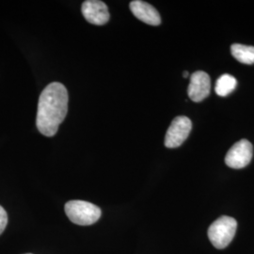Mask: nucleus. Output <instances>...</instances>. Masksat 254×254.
<instances>
[{
	"instance_id": "obj_1",
	"label": "nucleus",
	"mask_w": 254,
	"mask_h": 254,
	"mask_svg": "<svg viewBox=\"0 0 254 254\" xmlns=\"http://www.w3.org/2000/svg\"><path fill=\"white\" fill-rule=\"evenodd\" d=\"M68 91L62 83L52 82L42 91L37 111L36 126L42 135L53 136L68 111Z\"/></svg>"
},
{
	"instance_id": "obj_2",
	"label": "nucleus",
	"mask_w": 254,
	"mask_h": 254,
	"mask_svg": "<svg viewBox=\"0 0 254 254\" xmlns=\"http://www.w3.org/2000/svg\"><path fill=\"white\" fill-rule=\"evenodd\" d=\"M64 209L69 219L80 226H88L97 222L102 215V211L97 205L85 200H70L65 204Z\"/></svg>"
},
{
	"instance_id": "obj_3",
	"label": "nucleus",
	"mask_w": 254,
	"mask_h": 254,
	"mask_svg": "<svg viewBox=\"0 0 254 254\" xmlns=\"http://www.w3.org/2000/svg\"><path fill=\"white\" fill-rule=\"evenodd\" d=\"M237 222L228 216H222L215 220L208 229L209 240L216 249H225L236 236Z\"/></svg>"
},
{
	"instance_id": "obj_4",
	"label": "nucleus",
	"mask_w": 254,
	"mask_h": 254,
	"mask_svg": "<svg viewBox=\"0 0 254 254\" xmlns=\"http://www.w3.org/2000/svg\"><path fill=\"white\" fill-rule=\"evenodd\" d=\"M192 123L186 116H178L173 120L165 136L167 148H177L181 146L190 133Z\"/></svg>"
},
{
	"instance_id": "obj_5",
	"label": "nucleus",
	"mask_w": 254,
	"mask_h": 254,
	"mask_svg": "<svg viewBox=\"0 0 254 254\" xmlns=\"http://www.w3.org/2000/svg\"><path fill=\"white\" fill-rule=\"evenodd\" d=\"M253 154V144L247 139H241L229 150L225 157V163L232 169H243L252 161Z\"/></svg>"
},
{
	"instance_id": "obj_6",
	"label": "nucleus",
	"mask_w": 254,
	"mask_h": 254,
	"mask_svg": "<svg viewBox=\"0 0 254 254\" xmlns=\"http://www.w3.org/2000/svg\"><path fill=\"white\" fill-rule=\"evenodd\" d=\"M82 13L85 19L93 25L103 26L109 21L108 6L99 0H88L82 4Z\"/></svg>"
},
{
	"instance_id": "obj_7",
	"label": "nucleus",
	"mask_w": 254,
	"mask_h": 254,
	"mask_svg": "<svg viewBox=\"0 0 254 254\" xmlns=\"http://www.w3.org/2000/svg\"><path fill=\"white\" fill-rule=\"evenodd\" d=\"M211 81L208 74L203 71H197L192 73L188 93L191 100L200 102L205 99L210 93Z\"/></svg>"
},
{
	"instance_id": "obj_8",
	"label": "nucleus",
	"mask_w": 254,
	"mask_h": 254,
	"mask_svg": "<svg viewBox=\"0 0 254 254\" xmlns=\"http://www.w3.org/2000/svg\"><path fill=\"white\" fill-rule=\"evenodd\" d=\"M130 9L136 18L151 26L161 24V17L154 7L141 0H135L130 3Z\"/></svg>"
},
{
	"instance_id": "obj_9",
	"label": "nucleus",
	"mask_w": 254,
	"mask_h": 254,
	"mask_svg": "<svg viewBox=\"0 0 254 254\" xmlns=\"http://www.w3.org/2000/svg\"><path fill=\"white\" fill-rule=\"evenodd\" d=\"M231 53L241 64H254V46L235 44L231 46Z\"/></svg>"
},
{
	"instance_id": "obj_10",
	"label": "nucleus",
	"mask_w": 254,
	"mask_h": 254,
	"mask_svg": "<svg viewBox=\"0 0 254 254\" xmlns=\"http://www.w3.org/2000/svg\"><path fill=\"white\" fill-rule=\"evenodd\" d=\"M237 85L236 77L231 74H222L218 77L215 91L219 96H227L231 92L235 91Z\"/></svg>"
},
{
	"instance_id": "obj_11",
	"label": "nucleus",
	"mask_w": 254,
	"mask_h": 254,
	"mask_svg": "<svg viewBox=\"0 0 254 254\" xmlns=\"http://www.w3.org/2000/svg\"><path fill=\"white\" fill-rule=\"evenodd\" d=\"M8 224V215L6 210L0 205V235L4 232Z\"/></svg>"
},
{
	"instance_id": "obj_12",
	"label": "nucleus",
	"mask_w": 254,
	"mask_h": 254,
	"mask_svg": "<svg viewBox=\"0 0 254 254\" xmlns=\"http://www.w3.org/2000/svg\"><path fill=\"white\" fill-rule=\"evenodd\" d=\"M183 76H184V77H188V76H189V72L185 71V72H184V73H183Z\"/></svg>"
},
{
	"instance_id": "obj_13",
	"label": "nucleus",
	"mask_w": 254,
	"mask_h": 254,
	"mask_svg": "<svg viewBox=\"0 0 254 254\" xmlns=\"http://www.w3.org/2000/svg\"></svg>"
}]
</instances>
